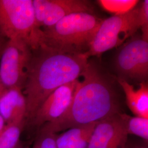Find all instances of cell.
<instances>
[{
  "label": "cell",
  "instance_id": "6da1fadb",
  "mask_svg": "<svg viewBox=\"0 0 148 148\" xmlns=\"http://www.w3.org/2000/svg\"><path fill=\"white\" fill-rule=\"evenodd\" d=\"M84 54L63 53L41 45L32 51L23 93L30 121L49 95L59 87L79 79L88 63Z\"/></svg>",
  "mask_w": 148,
  "mask_h": 148
},
{
  "label": "cell",
  "instance_id": "d6986e66",
  "mask_svg": "<svg viewBox=\"0 0 148 148\" xmlns=\"http://www.w3.org/2000/svg\"><path fill=\"white\" fill-rule=\"evenodd\" d=\"M125 148H148V142L142 143H131L128 141Z\"/></svg>",
  "mask_w": 148,
  "mask_h": 148
},
{
  "label": "cell",
  "instance_id": "4fadbf2b",
  "mask_svg": "<svg viewBox=\"0 0 148 148\" xmlns=\"http://www.w3.org/2000/svg\"><path fill=\"white\" fill-rule=\"evenodd\" d=\"M97 122L73 127L56 138L57 148H87Z\"/></svg>",
  "mask_w": 148,
  "mask_h": 148
},
{
  "label": "cell",
  "instance_id": "277c9868",
  "mask_svg": "<svg viewBox=\"0 0 148 148\" xmlns=\"http://www.w3.org/2000/svg\"><path fill=\"white\" fill-rule=\"evenodd\" d=\"M42 30L37 27L32 0H0V34L7 40H20L32 51L41 46Z\"/></svg>",
  "mask_w": 148,
  "mask_h": 148
},
{
  "label": "cell",
  "instance_id": "7a4b0ae2",
  "mask_svg": "<svg viewBox=\"0 0 148 148\" xmlns=\"http://www.w3.org/2000/svg\"><path fill=\"white\" fill-rule=\"evenodd\" d=\"M80 77L73 99L63 115L41 128L56 133L99 121L120 112L116 93L106 75L88 62Z\"/></svg>",
  "mask_w": 148,
  "mask_h": 148
},
{
  "label": "cell",
  "instance_id": "e0dca14e",
  "mask_svg": "<svg viewBox=\"0 0 148 148\" xmlns=\"http://www.w3.org/2000/svg\"><path fill=\"white\" fill-rule=\"evenodd\" d=\"M56 133L41 128L40 135L32 148H57Z\"/></svg>",
  "mask_w": 148,
  "mask_h": 148
},
{
  "label": "cell",
  "instance_id": "9a60e30c",
  "mask_svg": "<svg viewBox=\"0 0 148 148\" xmlns=\"http://www.w3.org/2000/svg\"><path fill=\"white\" fill-rule=\"evenodd\" d=\"M24 123L6 125L0 134V148H16Z\"/></svg>",
  "mask_w": 148,
  "mask_h": 148
},
{
  "label": "cell",
  "instance_id": "ba28073f",
  "mask_svg": "<svg viewBox=\"0 0 148 148\" xmlns=\"http://www.w3.org/2000/svg\"><path fill=\"white\" fill-rule=\"evenodd\" d=\"M32 3L36 24L41 30L73 13L93 14L92 5L86 0H32Z\"/></svg>",
  "mask_w": 148,
  "mask_h": 148
},
{
  "label": "cell",
  "instance_id": "5bb4252c",
  "mask_svg": "<svg viewBox=\"0 0 148 148\" xmlns=\"http://www.w3.org/2000/svg\"><path fill=\"white\" fill-rule=\"evenodd\" d=\"M121 115L125 122L128 135H135L148 142V119L131 116L124 113H121Z\"/></svg>",
  "mask_w": 148,
  "mask_h": 148
},
{
  "label": "cell",
  "instance_id": "ac0fdd59",
  "mask_svg": "<svg viewBox=\"0 0 148 148\" xmlns=\"http://www.w3.org/2000/svg\"><path fill=\"white\" fill-rule=\"evenodd\" d=\"M139 19L140 28L142 30V37L148 42V1L144 0L139 7Z\"/></svg>",
  "mask_w": 148,
  "mask_h": 148
},
{
  "label": "cell",
  "instance_id": "52a82bcc",
  "mask_svg": "<svg viewBox=\"0 0 148 148\" xmlns=\"http://www.w3.org/2000/svg\"><path fill=\"white\" fill-rule=\"evenodd\" d=\"M115 67L119 77L146 82L148 75V42L135 34L117 53Z\"/></svg>",
  "mask_w": 148,
  "mask_h": 148
},
{
  "label": "cell",
  "instance_id": "7c38bea8",
  "mask_svg": "<svg viewBox=\"0 0 148 148\" xmlns=\"http://www.w3.org/2000/svg\"><path fill=\"white\" fill-rule=\"evenodd\" d=\"M119 84L123 90L129 109L136 116L148 119V86L147 82L139 84L138 89H134L126 79L117 78Z\"/></svg>",
  "mask_w": 148,
  "mask_h": 148
},
{
  "label": "cell",
  "instance_id": "30bf717a",
  "mask_svg": "<svg viewBox=\"0 0 148 148\" xmlns=\"http://www.w3.org/2000/svg\"><path fill=\"white\" fill-rule=\"evenodd\" d=\"M79 81L76 79L63 85L49 95L30 121L32 125L41 127L62 116L69 108Z\"/></svg>",
  "mask_w": 148,
  "mask_h": 148
},
{
  "label": "cell",
  "instance_id": "ffe728a7",
  "mask_svg": "<svg viewBox=\"0 0 148 148\" xmlns=\"http://www.w3.org/2000/svg\"><path fill=\"white\" fill-rule=\"evenodd\" d=\"M7 41L8 40L0 34V57L1 56V54L3 51L4 48L5 47Z\"/></svg>",
  "mask_w": 148,
  "mask_h": 148
},
{
  "label": "cell",
  "instance_id": "2e32d148",
  "mask_svg": "<svg viewBox=\"0 0 148 148\" xmlns=\"http://www.w3.org/2000/svg\"><path fill=\"white\" fill-rule=\"evenodd\" d=\"M139 1L137 0H100L99 3L106 11L115 14L126 13L133 10Z\"/></svg>",
  "mask_w": 148,
  "mask_h": 148
},
{
  "label": "cell",
  "instance_id": "7402d4cb",
  "mask_svg": "<svg viewBox=\"0 0 148 148\" xmlns=\"http://www.w3.org/2000/svg\"><path fill=\"white\" fill-rule=\"evenodd\" d=\"M7 90L5 88V86L3 84L1 78H0V97L3 95V94L5 92V90Z\"/></svg>",
  "mask_w": 148,
  "mask_h": 148
},
{
  "label": "cell",
  "instance_id": "5b68a950",
  "mask_svg": "<svg viewBox=\"0 0 148 148\" xmlns=\"http://www.w3.org/2000/svg\"><path fill=\"white\" fill-rule=\"evenodd\" d=\"M140 29L139 7L124 14H115L101 23L89 51L90 56H99L102 53L123 45Z\"/></svg>",
  "mask_w": 148,
  "mask_h": 148
},
{
  "label": "cell",
  "instance_id": "8992f818",
  "mask_svg": "<svg viewBox=\"0 0 148 148\" xmlns=\"http://www.w3.org/2000/svg\"><path fill=\"white\" fill-rule=\"evenodd\" d=\"M32 56V49L26 43L8 40L0 57V78L7 89L23 90Z\"/></svg>",
  "mask_w": 148,
  "mask_h": 148
},
{
  "label": "cell",
  "instance_id": "44dd1931",
  "mask_svg": "<svg viewBox=\"0 0 148 148\" xmlns=\"http://www.w3.org/2000/svg\"><path fill=\"white\" fill-rule=\"evenodd\" d=\"M5 126H6V123H5V121L1 116V115L0 114V134L3 132Z\"/></svg>",
  "mask_w": 148,
  "mask_h": 148
},
{
  "label": "cell",
  "instance_id": "3957f363",
  "mask_svg": "<svg viewBox=\"0 0 148 148\" xmlns=\"http://www.w3.org/2000/svg\"><path fill=\"white\" fill-rule=\"evenodd\" d=\"M103 21L92 13L70 14L42 30L41 45L63 53H87Z\"/></svg>",
  "mask_w": 148,
  "mask_h": 148
},
{
  "label": "cell",
  "instance_id": "8fae6325",
  "mask_svg": "<svg viewBox=\"0 0 148 148\" xmlns=\"http://www.w3.org/2000/svg\"><path fill=\"white\" fill-rule=\"evenodd\" d=\"M0 114L6 125L24 123L27 115V102L22 90L11 88L0 97Z\"/></svg>",
  "mask_w": 148,
  "mask_h": 148
},
{
  "label": "cell",
  "instance_id": "9c48e42d",
  "mask_svg": "<svg viewBox=\"0 0 148 148\" xmlns=\"http://www.w3.org/2000/svg\"><path fill=\"white\" fill-rule=\"evenodd\" d=\"M128 134L121 112L97 122L87 148H125Z\"/></svg>",
  "mask_w": 148,
  "mask_h": 148
}]
</instances>
